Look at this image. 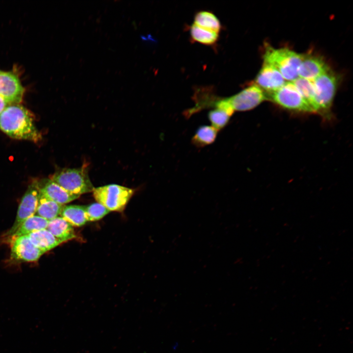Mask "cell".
<instances>
[{
    "instance_id": "25",
    "label": "cell",
    "mask_w": 353,
    "mask_h": 353,
    "mask_svg": "<svg viewBox=\"0 0 353 353\" xmlns=\"http://www.w3.org/2000/svg\"><path fill=\"white\" fill-rule=\"evenodd\" d=\"M9 104L0 96V114Z\"/></svg>"
},
{
    "instance_id": "4",
    "label": "cell",
    "mask_w": 353,
    "mask_h": 353,
    "mask_svg": "<svg viewBox=\"0 0 353 353\" xmlns=\"http://www.w3.org/2000/svg\"><path fill=\"white\" fill-rule=\"evenodd\" d=\"M134 190L118 184H108L94 188L93 196L98 202L110 211L122 212L134 194Z\"/></svg>"
},
{
    "instance_id": "7",
    "label": "cell",
    "mask_w": 353,
    "mask_h": 353,
    "mask_svg": "<svg viewBox=\"0 0 353 353\" xmlns=\"http://www.w3.org/2000/svg\"><path fill=\"white\" fill-rule=\"evenodd\" d=\"M40 184L35 180L28 186L23 197L17 211L15 221L5 236L9 238L20 225L27 219L35 215L36 212L39 196Z\"/></svg>"
},
{
    "instance_id": "19",
    "label": "cell",
    "mask_w": 353,
    "mask_h": 353,
    "mask_svg": "<svg viewBox=\"0 0 353 353\" xmlns=\"http://www.w3.org/2000/svg\"><path fill=\"white\" fill-rule=\"evenodd\" d=\"M219 132L212 126H200L192 138V143L197 148H201L212 144Z\"/></svg>"
},
{
    "instance_id": "17",
    "label": "cell",
    "mask_w": 353,
    "mask_h": 353,
    "mask_svg": "<svg viewBox=\"0 0 353 353\" xmlns=\"http://www.w3.org/2000/svg\"><path fill=\"white\" fill-rule=\"evenodd\" d=\"M60 215L73 227H81L87 222L85 206L79 205H64Z\"/></svg>"
},
{
    "instance_id": "2",
    "label": "cell",
    "mask_w": 353,
    "mask_h": 353,
    "mask_svg": "<svg viewBox=\"0 0 353 353\" xmlns=\"http://www.w3.org/2000/svg\"><path fill=\"white\" fill-rule=\"evenodd\" d=\"M303 57V54L287 48L266 46L263 62L276 68L284 79L293 81L298 77V69Z\"/></svg>"
},
{
    "instance_id": "3",
    "label": "cell",
    "mask_w": 353,
    "mask_h": 353,
    "mask_svg": "<svg viewBox=\"0 0 353 353\" xmlns=\"http://www.w3.org/2000/svg\"><path fill=\"white\" fill-rule=\"evenodd\" d=\"M50 179L69 193L79 196L93 192L95 188L89 178L86 166L64 169L55 173Z\"/></svg>"
},
{
    "instance_id": "6",
    "label": "cell",
    "mask_w": 353,
    "mask_h": 353,
    "mask_svg": "<svg viewBox=\"0 0 353 353\" xmlns=\"http://www.w3.org/2000/svg\"><path fill=\"white\" fill-rule=\"evenodd\" d=\"M265 93L267 100L287 109L303 112H314L292 82L285 83L274 92Z\"/></svg>"
},
{
    "instance_id": "22",
    "label": "cell",
    "mask_w": 353,
    "mask_h": 353,
    "mask_svg": "<svg viewBox=\"0 0 353 353\" xmlns=\"http://www.w3.org/2000/svg\"><path fill=\"white\" fill-rule=\"evenodd\" d=\"M190 35L193 41L206 45L215 44L219 38V33L203 28L195 24L190 27Z\"/></svg>"
},
{
    "instance_id": "9",
    "label": "cell",
    "mask_w": 353,
    "mask_h": 353,
    "mask_svg": "<svg viewBox=\"0 0 353 353\" xmlns=\"http://www.w3.org/2000/svg\"><path fill=\"white\" fill-rule=\"evenodd\" d=\"M24 92L25 89L17 75L0 70V96L8 104L19 103Z\"/></svg>"
},
{
    "instance_id": "20",
    "label": "cell",
    "mask_w": 353,
    "mask_h": 353,
    "mask_svg": "<svg viewBox=\"0 0 353 353\" xmlns=\"http://www.w3.org/2000/svg\"><path fill=\"white\" fill-rule=\"evenodd\" d=\"M194 24L218 33L222 28L217 17L212 12L206 11H200L196 14Z\"/></svg>"
},
{
    "instance_id": "23",
    "label": "cell",
    "mask_w": 353,
    "mask_h": 353,
    "mask_svg": "<svg viewBox=\"0 0 353 353\" xmlns=\"http://www.w3.org/2000/svg\"><path fill=\"white\" fill-rule=\"evenodd\" d=\"M232 115L226 109L216 107L208 112V118L211 126L219 131L227 125Z\"/></svg>"
},
{
    "instance_id": "13",
    "label": "cell",
    "mask_w": 353,
    "mask_h": 353,
    "mask_svg": "<svg viewBox=\"0 0 353 353\" xmlns=\"http://www.w3.org/2000/svg\"><path fill=\"white\" fill-rule=\"evenodd\" d=\"M40 192L47 198L61 205L69 203L80 196L69 193L50 179H48L43 186L40 185Z\"/></svg>"
},
{
    "instance_id": "5",
    "label": "cell",
    "mask_w": 353,
    "mask_h": 353,
    "mask_svg": "<svg viewBox=\"0 0 353 353\" xmlns=\"http://www.w3.org/2000/svg\"><path fill=\"white\" fill-rule=\"evenodd\" d=\"M316 113L328 114L337 86V78L330 68L313 81Z\"/></svg>"
},
{
    "instance_id": "18",
    "label": "cell",
    "mask_w": 353,
    "mask_h": 353,
    "mask_svg": "<svg viewBox=\"0 0 353 353\" xmlns=\"http://www.w3.org/2000/svg\"><path fill=\"white\" fill-rule=\"evenodd\" d=\"M49 221L34 215L25 220L12 235L8 240L9 241L15 238L27 235L37 230L46 229Z\"/></svg>"
},
{
    "instance_id": "21",
    "label": "cell",
    "mask_w": 353,
    "mask_h": 353,
    "mask_svg": "<svg viewBox=\"0 0 353 353\" xmlns=\"http://www.w3.org/2000/svg\"><path fill=\"white\" fill-rule=\"evenodd\" d=\"M298 92L315 112V88L312 81L298 77L293 81Z\"/></svg>"
},
{
    "instance_id": "8",
    "label": "cell",
    "mask_w": 353,
    "mask_h": 353,
    "mask_svg": "<svg viewBox=\"0 0 353 353\" xmlns=\"http://www.w3.org/2000/svg\"><path fill=\"white\" fill-rule=\"evenodd\" d=\"M226 99L234 111L252 109L267 100L265 92L255 84Z\"/></svg>"
},
{
    "instance_id": "14",
    "label": "cell",
    "mask_w": 353,
    "mask_h": 353,
    "mask_svg": "<svg viewBox=\"0 0 353 353\" xmlns=\"http://www.w3.org/2000/svg\"><path fill=\"white\" fill-rule=\"evenodd\" d=\"M46 229L61 243L76 236L73 227L61 217L49 221Z\"/></svg>"
},
{
    "instance_id": "24",
    "label": "cell",
    "mask_w": 353,
    "mask_h": 353,
    "mask_svg": "<svg viewBox=\"0 0 353 353\" xmlns=\"http://www.w3.org/2000/svg\"><path fill=\"white\" fill-rule=\"evenodd\" d=\"M85 212L87 221H96L102 218L109 213L110 211L97 202L85 206Z\"/></svg>"
},
{
    "instance_id": "10",
    "label": "cell",
    "mask_w": 353,
    "mask_h": 353,
    "mask_svg": "<svg viewBox=\"0 0 353 353\" xmlns=\"http://www.w3.org/2000/svg\"><path fill=\"white\" fill-rule=\"evenodd\" d=\"M11 256L15 260L33 262L38 260L44 253L35 247L27 235L11 239Z\"/></svg>"
},
{
    "instance_id": "15",
    "label": "cell",
    "mask_w": 353,
    "mask_h": 353,
    "mask_svg": "<svg viewBox=\"0 0 353 353\" xmlns=\"http://www.w3.org/2000/svg\"><path fill=\"white\" fill-rule=\"evenodd\" d=\"M27 236L32 244L44 253L61 244L47 229L35 231Z\"/></svg>"
},
{
    "instance_id": "16",
    "label": "cell",
    "mask_w": 353,
    "mask_h": 353,
    "mask_svg": "<svg viewBox=\"0 0 353 353\" xmlns=\"http://www.w3.org/2000/svg\"><path fill=\"white\" fill-rule=\"evenodd\" d=\"M63 206L47 198L40 192L36 215L49 221L60 215Z\"/></svg>"
},
{
    "instance_id": "12",
    "label": "cell",
    "mask_w": 353,
    "mask_h": 353,
    "mask_svg": "<svg viewBox=\"0 0 353 353\" xmlns=\"http://www.w3.org/2000/svg\"><path fill=\"white\" fill-rule=\"evenodd\" d=\"M329 69L324 59L321 56L312 55H303V60L298 69L299 77L313 81L318 76Z\"/></svg>"
},
{
    "instance_id": "11",
    "label": "cell",
    "mask_w": 353,
    "mask_h": 353,
    "mask_svg": "<svg viewBox=\"0 0 353 353\" xmlns=\"http://www.w3.org/2000/svg\"><path fill=\"white\" fill-rule=\"evenodd\" d=\"M255 81V84L262 90H264L266 93L278 90L286 83L285 79L276 68L264 62Z\"/></svg>"
},
{
    "instance_id": "1",
    "label": "cell",
    "mask_w": 353,
    "mask_h": 353,
    "mask_svg": "<svg viewBox=\"0 0 353 353\" xmlns=\"http://www.w3.org/2000/svg\"><path fill=\"white\" fill-rule=\"evenodd\" d=\"M0 129L9 137L37 142L42 136L31 112L20 103L9 104L0 114Z\"/></svg>"
}]
</instances>
